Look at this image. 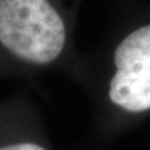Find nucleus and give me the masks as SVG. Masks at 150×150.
<instances>
[{
  "label": "nucleus",
  "mask_w": 150,
  "mask_h": 150,
  "mask_svg": "<svg viewBox=\"0 0 150 150\" xmlns=\"http://www.w3.org/2000/svg\"><path fill=\"white\" fill-rule=\"evenodd\" d=\"M80 0H0V70L62 67Z\"/></svg>",
  "instance_id": "1"
},
{
  "label": "nucleus",
  "mask_w": 150,
  "mask_h": 150,
  "mask_svg": "<svg viewBox=\"0 0 150 150\" xmlns=\"http://www.w3.org/2000/svg\"><path fill=\"white\" fill-rule=\"evenodd\" d=\"M0 150H50L43 140L33 135L16 134L0 139Z\"/></svg>",
  "instance_id": "3"
},
{
  "label": "nucleus",
  "mask_w": 150,
  "mask_h": 150,
  "mask_svg": "<svg viewBox=\"0 0 150 150\" xmlns=\"http://www.w3.org/2000/svg\"><path fill=\"white\" fill-rule=\"evenodd\" d=\"M99 81L103 109L119 120L150 114V15H138L114 39Z\"/></svg>",
  "instance_id": "2"
}]
</instances>
